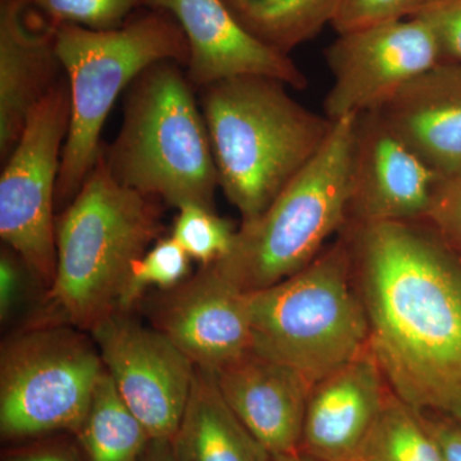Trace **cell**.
I'll list each match as a JSON object with an SVG mask.
<instances>
[{"label":"cell","mask_w":461,"mask_h":461,"mask_svg":"<svg viewBox=\"0 0 461 461\" xmlns=\"http://www.w3.org/2000/svg\"><path fill=\"white\" fill-rule=\"evenodd\" d=\"M369 351L397 397L461 420V259L427 226L344 230Z\"/></svg>","instance_id":"cell-1"},{"label":"cell","mask_w":461,"mask_h":461,"mask_svg":"<svg viewBox=\"0 0 461 461\" xmlns=\"http://www.w3.org/2000/svg\"><path fill=\"white\" fill-rule=\"evenodd\" d=\"M287 85L240 76L203 87L218 182L242 221L262 213L323 147L333 127L297 102Z\"/></svg>","instance_id":"cell-2"},{"label":"cell","mask_w":461,"mask_h":461,"mask_svg":"<svg viewBox=\"0 0 461 461\" xmlns=\"http://www.w3.org/2000/svg\"><path fill=\"white\" fill-rule=\"evenodd\" d=\"M160 215L159 200L115 181L100 153L56 221V277L48 299L67 323L91 332L120 312L133 263L162 232Z\"/></svg>","instance_id":"cell-3"},{"label":"cell","mask_w":461,"mask_h":461,"mask_svg":"<svg viewBox=\"0 0 461 461\" xmlns=\"http://www.w3.org/2000/svg\"><path fill=\"white\" fill-rule=\"evenodd\" d=\"M180 63L148 67L126 90L117 138L102 154L123 186L180 208H213L217 168L204 115Z\"/></svg>","instance_id":"cell-4"},{"label":"cell","mask_w":461,"mask_h":461,"mask_svg":"<svg viewBox=\"0 0 461 461\" xmlns=\"http://www.w3.org/2000/svg\"><path fill=\"white\" fill-rule=\"evenodd\" d=\"M253 353L285 364L312 384L369 348L368 321L344 233L313 262L248 293Z\"/></svg>","instance_id":"cell-5"},{"label":"cell","mask_w":461,"mask_h":461,"mask_svg":"<svg viewBox=\"0 0 461 461\" xmlns=\"http://www.w3.org/2000/svg\"><path fill=\"white\" fill-rule=\"evenodd\" d=\"M57 53L71 94V121L57 185V204L66 208L98 162L103 126L120 94L158 62L186 67L189 44L172 14L148 8L117 29L58 26Z\"/></svg>","instance_id":"cell-6"},{"label":"cell","mask_w":461,"mask_h":461,"mask_svg":"<svg viewBox=\"0 0 461 461\" xmlns=\"http://www.w3.org/2000/svg\"><path fill=\"white\" fill-rule=\"evenodd\" d=\"M357 117L335 121L317 156L262 213L242 221L229 256L212 264L240 290H263L302 271L344 230Z\"/></svg>","instance_id":"cell-7"},{"label":"cell","mask_w":461,"mask_h":461,"mask_svg":"<svg viewBox=\"0 0 461 461\" xmlns=\"http://www.w3.org/2000/svg\"><path fill=\"white\" fill-rule=\"evenodd\" d=\"M76 327L47 324L8 339L0 357V433L26 439L77 433L105 373L98 348Z\"/></svg>","instance_id":"cell-8"},{"label":"cell","mask_w":461,"mask_h":461,"mask_svg":"<svg viewBox=\"0 0 461 461\" xmlns=\"http://www.w3.org/2000/svg\"><path fill=\"white\" fill-rule=\"evenodd\" d=\"M69 121L65 75L32 109L0 176V238L48 287L56 277L54 208Z\"/></svg>","instance_id":"cell-9"},{"label":"cell","mask_w":461,"mask_h":461,"mask_svg":"<svg viewBox=\"0 0 461 461\" xmlns=\"http://www.w3.org/2000/svg\"><path fill=\"white\" fill-rule=\"evenodd\" d=\"M332 86L324 99L330 121L379 109L406 84L438 63L441 53L420 18L339 33L326 50Z\"/></svg>","instance_id":"cell-10"},{"label":"cell","mask_w":461,"mask_h":461,"mask_svg":"<svg viewBox=\"0 0 461 461\" xmlns=\"http://www.w3.org/2000/svg\"><path fill=\"white\" fill-rule=\"evenodd\" d=\"M118 393L153 439L171 441L196 366L165 333L118 312L91 330Z\"/></svg>","instance_id":"cell-11"},{"label":"cell","mask_w":461,"mask_h":461,"mask_svg":"<svg viewBox=\"0 0 461 461\" xmlns=\"http://www.w3.org/2000/svg\"><path fill=\"white\" fill-rule=\"evenodd\" d=\"M441 177L391 130L378 111L359 114L346 224L423 221Z\"/></svg>","instance_id":"cell-12"},{"label":"cell","mask_w":461,"mask_h":461,"mask_svg":"<svg viewBox=\"0 0 461 461\" xmlns=\"http://www.w3.org/2000/svg\"><path fill=\"white\" fill-rule=\"evenodd\" d=\"M153 323L194 366L218 372L250 353L248 293L213 266L200 267L177 287L165 291Z\"/></svg>","instance_id":"cell-13"},{"label":"cell","mask_w":461,"mask_h":461,"mask_svg":"<svg viewBox=\"0 0 461 461\" xmlns=\"http://www.w3.org/2000/svg\"><path fill=\"white\" fill-rule=\"evenodd\" d=\"M168 12L189 44L186 76L196 89L240 76H264L303 90L308 77L288 54L272 50L244 29L224 0H141Z\"/></svg>","instance_id":"cell-14"},{"label":"cell","mask_w":461,"mask_h":461,"mask_svg":"<svg viewBox=\"0 0 461 461\" xmlns=\"http://www.w3.org/2000/svg\"><path fill=\"white\" fill-rule=\"evenodd\" d=\"M388 388L371 351L312 387L300 451L317 461H359Z\"/></svg>","instance_id":"cell-15"},{"label":"cell","mask_w":461,"mask_h":461,"mask_svg":"<svg viewBox=\"0 0 461 461\" xmlns=\"http://www.w3.org/2000/svg\"><path fill=\"white\" fill-rule=\"evenodd\" d=\"M23 0H0V159L12 153L27 118L63 77L57 27Z\"/></svg>","instance_id":"cell-16"},{"label":"cell","mask_w":461,"mask_h":461,"mask_svg":"<svg viewBox=\"0 0 461 461\" xmlns=\"http://www.w3.org/2000/svg\"><path fill=\"white\" fill-rule=\"evenodd\" d=\"M224 402L272 456L296 453L313 384L253 351L214 373Z\"/></svg>","instance_id":"cell-17"},{"label":"cell","mask_w":461,"mask_h":461,"mask_svg":"<svg viewBox=\"0 0 461 461\" xmlns=\"http://www.w3.org/2000/svg\"><path fill=\"white\" fill-rule=\"evenodd\" d=\"M439 176L461 171V65L441 62L375 109Z\"/></svg>","instance_id":"cell-18"},{"label":"cell","mask_w":461,"mask_h":461,"mask_svg":"<svg viewBox=\"0 0 461 461\" xmlns=\"http://www.w3.org/2000/svg\"><path fill=\"white\" fill-rule=\"evenodd\" d=\"M171 444L180 461H272L224 402L214 373L199 366Z\"/></svg>","instance_id":"cell-19"},{"label":"cell","mask_w":461,"mask_h":461,"mask_svg":"<svg viewBox=\"0 0 461 461\" xmlns=\"http://www.w3.org/2000/svg\"><path fill=\"white\" fill-rule=\"evenodd\" d=\"M87 461H141L153 441L105 371L76 433Z\"/></svg>","instance_id":"cell-20"},{"label":"cell","mask_w":461,"mask_h":461,"mask_svg":"<svg viewBox=\"0 0 461 461\" xmlns=\"http://www.w3.org/2000/svg\"><path fill=\"white\" fill-rule=\"evenodd\" d=\"M339 0H224L240 25L267 47L288 54L330 25Z\"/></svg>","instance_id":"cell-21"},{"label":"cell","mask_w":461,"mask_h":461,"mask_svg":"<svg viewBox=\"0 0 461 461\" xmlns=\"http://www.w3.org/2000/svg\"><path fill=\"white\" fill-rule=\"evenodd\" d=\"M359 461L446 460L421 412L390 390Z\"/></svg>","instance_id":"cell-22"},{"label":"cell","mask_w":461,"mask_h":461,"mask_svg":"<svg viewBox=\"0 0 461 461\" xmlns=\"http://www.w3.org/2000/svg\"><path fill=\"white\" fill-rule=\"evenodd\" d=\"M177 209L171 236L191 259L206 267L229 256L238 230L230 221L215 213L213 208L196 203Z\"/></svg>","instance_id":"cell-23"},{"label":"cell","mask_w":461,"mask_h":461,"mask_svg":"<svg viewBox=\"0 0 461 461\" xmlns=\"http://www.w3.org/2000/svg\"><path fill=\"white\" fill-rule=\"evenodd\" d=\"M191 260L172 236L158 239L156 244L133 263L121 296L120 312L129 313L149 287L169 291L186 281Z\"/></svg>","instance_id":"cell-24"},{"label":"cell","mask_w":461,"mask_h":461,"mask_svg":"<svg viewBox=\"0 0 461 461\" xmlns=\"http://www.w3.org/2000/svg\"><path fill=\"white\" fill-rule=\"evenodd\" d=\"M36 14L53 26L78 25L93 30L122 26L141 0H23Z\"/></svg>","instance_id":"cell-25"},{"label":"cell","mask_w":461,"mask_h":461,"mask_svg":"<svg viewBox=\"0 0 461 461\" xmlns=\"http://www.w3.org/2000/svg\"><path fill=\"white\" fill-rule=\"evenodd\" d=\"M426 0H339L330 26L336 32H357L411 18Z\"/></svg>","instance_id":"cell-26"},{"label":"cell","mask_w":461,"mask_h":461,"mask_svg":"<svg viewBox=\"0 0 461 461\" xmlns=\"http://www.w3.org/2000/svg\"><path fill=\"white\" fill-rule=\"evenodd\" d=\"M421 222L461 259V171L439 178Z\"/></svg>","instance_id":"cell-27"},{"label":"cell","mask_w":461,"mask_h":461,"mask_svg":"<svg viewBox=\"0 0 461 461\" xmlns=\"http://www.w3.org/2000/svg\"><path fill=\"white\" fill-rule=\"evenodd\" d=\"M429 27L441 62L461 65V0H426L414 14Z\"/></svg>","instance_id":"cell-28"},{"label":"cell","mask_w":461,"mask_h":461,"mask_svg":"<svg viewBox=\"0 0 461 461\" xmlns=\"http://www.w3.org/2000/svg\"><path fill=\"white\" fill-rule=\"evenodd\" d=\"M25 269H29L14 250L5 247L0 256V318L8 320L16 308L25 286ZM30 271V269H29Z\"/></svg>","instance_id":"cell-29"},{"label":"cell","mask_w":461,"mask_h":461,"mask_svg":"<svg viewBox=\"0 0 461 461\" xmlns=\"http://www.w3.org/2000/svg\"><path fill=\"white\" fill-rule=\"evenodd\" d=\"M446 461H461V420L435 411H420Z\"/></svg>","instance_id":"cell-30"},{"label":"cell","mask_w":461,"mask_h":461,"mask_svg":"<svg viewBox=\"0 0 461 461\" xmlns=\"http://www.w3.org/2000/svg\"><path fill=\"white\" fill-rule=\"evenodd\" d=\"M3 461H81L74 451L58 444H35L8 451Z\"/></svg>","instance_id":"cell-31"},{"label":"cell","mask_w":461,"mask_h":461,"mask_svg":"<svg viewBox=\"0 0 461 461\" xmlns=\"http://www.w3.org/2000/svg\"><path fill=\"white\" fill-rule=\"evenodd\" d=\"M141 461H180L176 456L171 441L168 439H153Z\"/></svg>","instance_id":"cell-32"},{"label":"cell","mask_w":461,"mask_h":461,"mask_svg":"<svg viewBox=\"0 0 461 461\" xmlns=\"http://www.w3.org/2000/svg\"><path fill=\"white\" fill-rule=\"evenodd\" d=\"M272 461H317L313 457L308 456V455L302 453V451H296V453L277 455V456H272Z\"/></svg>","instance_id":"cell-33"}]
</instances>
